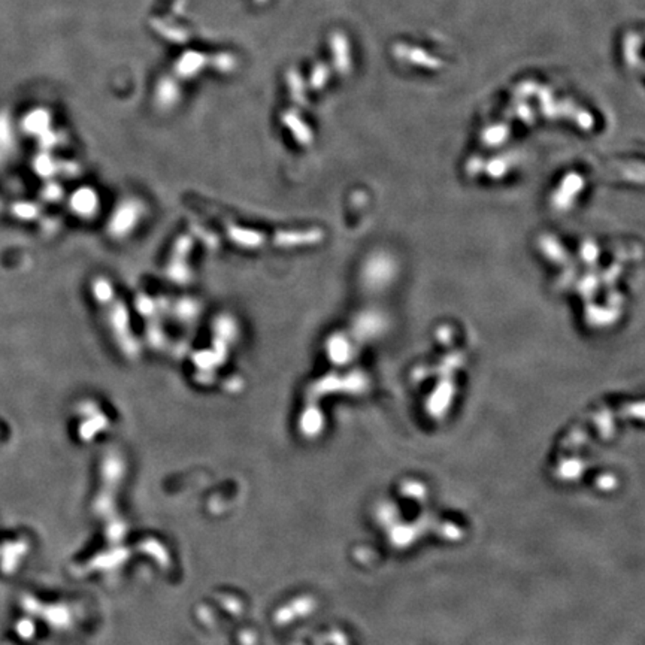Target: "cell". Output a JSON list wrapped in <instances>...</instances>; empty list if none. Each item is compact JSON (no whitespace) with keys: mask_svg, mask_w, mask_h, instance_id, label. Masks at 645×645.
I'll return each mask as SVG.
<instances>
[{"mask_svg":"<svg viewBox=\"0 0 645 645\" xmlns=\"http://www.w3.org/2000/svg\"><path fill=\"white\" fill-rule=\"evenodd\" d=\"M95 301L105 309V319L117 345L127 354H137L139 342L130 329V316L126 305L115 297L112 284L107 278H96L92 284Z\"/></svg>","mask_w":645,"mask_h":645,"instance_id":"1","label":"cell"},{"mask_svg":"<svg viewBox=\"0 0 645 645\" xmlns=\"http://www.w3.org/2000/svg\"><path fill=\"white\" fill-rule=\"evenodd\" d=\"M144 218V203L134 198L123 199L118 202L112 211L108 223L107 230L108 235L114 239H124L134 232Z\"/></svg>","mask_w":645,"mask_h":645,"instance_id":"2","label":"cell"},{"mask_svg":"<svg viewBox=\"0 0 645 645\" xmlns=\"http://www.w3.org/2000/svg\"><path fill=\"white\" fill-rule=\"evenodd\" d=\"M100 206L99 194L92 187H80L72 193L69 199L70 211L81 218L93 217Z\"/></svg>","mask_w":645,"mask_h":645,"instance_id":"3","label":"cell"},{"mask_svg":"<svg viewBox=\"0 0 645 645\" xmlns=\"http://www.w3.org/2000/svg\"><path fill=\"white\" fill-rule=\"evenodd\" d=\"M229 236L232 241L239 245V247H245V248H257L262 244H265V235H262L257 230H248L239 226H230L229 228Z\"/></svg>","mask_w":645,"mask_h":645,"instance_id":"4","label":"cell"},{"mask_svg":"<svg viewBox=\"0 0 645 645\" xmlns=\"http://www.w3.org/2000/svg\"><path fill=\"white\" fill-rule=\"evenodd\" d=\"M174 314L184 321H193L199 316V304L194 301H188V299H184V301L178 302L174 308Z\"/></svg>","mask_w":645,"mask_h":645,"instance_id":"5","label":"cell"}]
</instances>
